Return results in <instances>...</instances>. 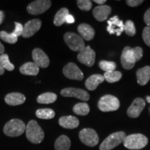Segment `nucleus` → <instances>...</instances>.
Masks as SVG:
<instances>
[{"label":"nucleus","mask_w":150,"mask_h":150,"mask_svg":"<svg viewBox=\"0 0 150 150\" xmlns=\"http://www.w3.org/2000/svg\"><path fill=\"white\" fill-rule=\"evenodd\" d=\"M26 126L23 121L19 119H12L5 125L4 133L9 137H18L26 130Z\"/></svg>","instance_id":"nucleus-2"},{"label":"nucleus","mask_w":150,"mask_h":150,"mask_svg":"<svg viewBox=\"0 0 150 150\" xmlns=\"http://www.w3.org/2000/svg\"><path fill=\"white\" fill-rule=\"evenodd\" d=\"M0 38L4 42L10 44H15L18 42V36L13 33H8L5 31H0Z\"/></svg>","instance_id":"nucleus-30"},{"label":"nucleus","mask_w":150,"mask_h":150,"mask_svg":"<svg viewBox=\"0 0 150 150\" xmlns=\"http://www.w3.org/2000/svg\"><path fill=\"white\" fill-rule=\"evenodd\" d=\"M146 100H147V102L150 104V97L149 96H147L146 97Z\"/></svg>","instance_id":"nucleus-44"},{"label":"nucleus","mask_w":150,"mask_h":150,"mask_svg":"<svg viewBox=\"0 0 150 150\" xmlns=\"http://www.w3.org/2000/svg\"><path fill=\"white\" fill-rule=\"evenodd\" d=\"M148 143L147 138L140 134H131L126 136L123 144L129 149H141L146 147Z\"/></svg>","instance_id":"nucleus-3"},{"label":"nucleus","mask_w":150,"mask_h":150,"mask_svg":"<svg viewBox=\"0 0 150 150\" xmlns=\"http://www.w3.org/2000/svg\"><path fill=\"white\" fill-rule=\"evenodd\" d=\"M95 52L91 49L90 46L85 47L81 51L79 52L77 59L82 64L86 65L88 67H92L95 64Z\"/></svg>","instance_id":"nucleus-10"},{"label":"nucleus","mask_w":150,"mask_h":150,"mask_svg":"<svg viewBox=\"0 0 150 150\" xmlns=\"http://www.w3.org/2000/svg\"><path fill=\"white\" fill-rule=\"evenodd\" d=\"M25 132L27 139L33 144H40L44 140V131L35 120L29 122L26 126Z\"/></svg>","instance_id":"nucleus-1"},{"label":"nucleus","mask_w":150,"mask_h":150,"mask_svg":"<svg viewBox=\"0 0 150 150\" xmlns=\"http://www.w3.org/2000/svg\"><path fill=\"white\" fill-rule=\"evenodd\" d=\"M64 40L72 51L79 52L85 47V42L83 38L74 33L67 32L64 35Z\"/></svg>","instance_id":"nucleus-6"},{"label":"nucleus","mask_w":150,"mask_h":150,"mask_svg":"<svg viewBox=\"0 0 150 150\" xmlns=\"http://www.w3.org/2000/svg\"><path fill=\"white\" fill-rule=\"evenodd\" d=\"M145 106V102L142 98L138 97L135 99L131 106L127 110V115L129 117L136 118L140 115Z\"/></svg>","instance_id":"nucleus-15"},{"label":"nucleus","mask_w":150,"mask_h":150,"mask_svg":"<svg viewBox=\"0 0 150 150\" xmlns=\"http://www.w3.org/2000/svg\"><path fill=\"white\" fill-rule=\"evenodd\" d=\"M4 73V69L3 68L2 65L0 63V75H2Z\"/></svg>","instance_id":"nucleus-43"},{"label":"nucleus","mask_w":150,"mask_h":150,"mask_svg":"<svg viewBox=\"0 0 150 150\" xmlns=\"http://www.w3.org/2000/svg\"><path fill=\"white\" fill-rule=\"evenodd\" d=\"M52 5V1L49 0H36L28 5L27 11L29 14L40 15L47 11Z\"/></svg>","instance_id":"nucleus-9"},{"label":"nucleus","mask_w":150,"mask_h":150,"mask_svg":"<svg viewBox=\"0 0 150 150\" xmlns=\"http://www.w3.org/2000/svg\"><path fill=\"white\" fill-rule=\"evenodd\" d=\"M59 123L60 126L67 129H75L79 125V120L76 117L72 115L63 116V117H60Z\"/></svg>","instance_id":"nucleus-18"},{"label":"nucleus","mask_w":150,"mask_h":150,"mask_svg":"<svg viewBox=\"0 0 150 150\" xmlns=\"http://www.w3.org/2000/svg\"><path fill=\"white\" fill-rule=\"evenodd\" d=\"M71 147L70 139L67 136L62 135L56 140L54 143L55 150H70Z\"/></svg>","instance_id":"nucleus-24"},{"label":"nucleus","mask_w":150,"mask_h":150,"mask_svg":"<svg viewBox=\"0 0 150 150\" xmlns=\"http://www.w3.org/2000/svg\"><path fill=\"white\" fill-rule=\"evenodd\" d=\"M122 74L119 71H112L109 72H105L104 74V79L108 83H115L120 80Z\"/></svg>","instance_id":"nucleus-29"},{"label":"nucleus","mask_w":150,"mask_h":150,"mask_svg":"<svg viewBox=\"0 0 150 150\" xmlns=\"http://www.w3.org/2000/svg\"><path fill=\"white\" fill-rule=\"evenodd\" d=\"M94 1L101 6V5H103L105 2H106V0H94Z\"/></svg>","instance_id":"nucleus-41"},{"label":"nucleus","mask_w":150,"mask_h":150,"mask_svg":"<svg viewBox=\"0 0 150 150\" xmlns=\"http://www.w3.org/2000/svg\"><path fill=\"white\" fill-rule=\"evenodd\" d=\"M99 67L104 70L105 72H109L112 71H115L116 68V64L115 62L107 61H101L99 63Z\"/></svg>","instance_id":"nucleus-32"},{"label":"nucleus","mask_w":150,"mask_h":150,"mask_svg":"<svg viewBox=\"0 0 150 150\" xmlns=\"http://www.w3.org/2000/svg\"><path fill=\"white\" fill-rule=\"evenodd\" d=\"M144 21L147 25V27H150V8L147 9L144 15Z\"/></svg>","instance_id":"nucleus-38"},{"label":"nucleus","mask_w":150,"mask_h":150,"mask_svg":"<svg viewBox=\"0 0 150 150\" xmlns=\"http://www.w3.org/2000/svg\"><path fill=\"white\" fill-rule=\"evenodd\" d=\"M127 135L124 131H118L110 134L102 142L99 150H111L124 142Z\"/></svg>","instance_id":"nucleus-4"},{"label":"nucleus","mask_w":150,"mask_h":150,"mask_svg":"<svg viewBox=\"0 0 150 150\" xmlns=\"http://www.w3.org/2000/svg\"><path fill=\"white\" fill-rule=\"evenodd\" d=\"M0 63L2 65L3 68L4 70L8 71H13L15 68L14 65L12 64L10 61H9L8 54H3L0 55Z\"/></svg>","instance_id":"nucleus-31"},{"label":"nucleus","mask_w":150,"mask_h":150,"mask_svg":"<svg viewBox=\"0 0 150 150\" xmlns=\"http://www.w3.org/2000/svg\"><path fill=\"white\" fill-rule=\"evenodd\" d=\"M78 32L81 37L86 40H91L95 37V30L91 25L88 24H81L78 27Z\"/></svg>","instance_id":"nucleus-20"},{"label":"nucleus","mask_w":150,"mask_h":150,"mask_svg":"<svg viewBox=\"0 0 150 150\" xmlns=\"http://www.w3.org/2000/svg\"><path fill=\"white\" fill-rule=\"evenodd\" d=\"M32 58L33 63H35L39 67L46 68L50 65V59L41 49L35 48L33 50Z\"/></svg>","instance_id":"nucleus-16"},{"label":"nucleus","mask_w":150,"mask_h":150,"mask_svg":"<svg viewBox=\"0 0 150 150\" xmlns=\"http://www.w3.org/2000/svg\"><path fill=\"white\" fill-rule=\"evenodd\" d=\"M26 97L23 94L20 93H11L5 97V102L10 106H18L24 104Z\"/></svg>","instance_id":"nucleus-19"},{"label":"nucleus","mask_w":150,"mask_h":150,"mask_svg":"<svg viewBox=\"0 0 150 150\" xmlns=\"http://www.w3.org/2000/svg\"><path fill=\"white\" fill-rule=\"evenodd\" d=\"M57 99V95L53 93H42L37 97V102L39 104H52Z\"/></svg>","instance_id":"nucleus-26"},{"label":"nucleus","mask_w":150,"mask_h":150,"mask_svg":"<svg viewBox=\"0 0 150 150\" xmlns=\"http://www.w3.org/2000/svg\"><path fill=\"white\" fill-rule=\"evenodd\" d=\"M149 112H150V108H149Z\"/></svg>","instance_id":"nucleus-45"},{"label":"nucleus","mask_w":150,"mask_h":150,"mask_svg":"<svg viewBox=\"0 0 150 150\" xmlns=\"http://www.w3.org/2000/svg\"><path fill=\"white\" fill-rule=\"evenodd\" d=\"M111 13V8L107 5H101L96 6L93 11L94 18L99 22H104L107 20Z\"/></svg>","instance_id":"nucleus-17"},{"label":"nucleus","mask_w":150,"mask_h":150,"mask_svg":"<svg viewBox=\"0 0 150 150\" xmlns=\"http://www.w3.org/2000/svg\"><path fill=\"white\" fill-rule=\"evenodd\" d=\"M4 51H5V49H4V47L2 44H1V42H0V54H3L4 53Z\"/></svg>","instance_id":"nucleus-42"},{"label":"nucleus","mask_w":150,"mask_h":150,"mask_svg":"<svg viewBox=\"0 0 150 150\" xmlns=\"http://www.w3.org/2000/svg\"><path fill=\"white\" fill-rule=\"evenodd\" d=\"M124 31H125L126 34L128 35L129 36H134V35H135L136 33V30L134 22L131 20H127L126 23L125 24Z\"/></svg>","instance_id":"nucleus-33"},{"label":"nucleus","mask_w":150,"mask_h":150,"mask_svg":"<svg viewBox=\"0 0 150 150\" xmlns=\"http://www.w3.org/2000/svg\"><path fill=\"white\" fill-rule=\"evenodd\" d=\"M70 14L69 13L68 9L66 8H62L56 13L54 17V24L57 27L63 25L66 20V17Z\"/></svg>","instance_id":"nucleus-25"},{"label":"nucleus","mask_w":150,"mask_h":150,"mask_svg":"<svg viewBox=\"0 0 150 150\" xmlns=\"http://www.w3.org/2000/svg\"><path fill=\"white\" fill-rule=\"evenodd\" d=\"M120 101L117 97L110 95H106L102 97L98 102V108L103 112L115 111L119 109Z\"/></svg>","instance_id":"nucleus-5"},{"label":"nucleus","mask_w":150,"mask_h":150,"mask_svg":"<svg viewBox=\"0 0 150 150\" xmlns=\"http://www.w3.org/2000/svg\"><path fill=\"white\" fill-rule=\"evenodd\" d=\"M127 5L131 7H136L143 3L142 0H128L126 1Z\"/></svg>","instance_id":"nucleus-37"},{"label":"nucleus","mask_w":150,"mask_h":150,"mask_svg":"<svg viewBox=\"0 0 150 150\" xmlns=\"http://www.w3.org/2000/svg\"><path fill=\"white\" fill-rule=\"evenodd\" d=\"M73 112L79 115H86L89 113L90 107L87 103H78L73 107Z\"/></svg>","instance_id":"nucleus-28"},{"label":"nucleus","mask_w":150,"mask_h":150,"mask_svg":"<svg viewBox=\"0 0 150 150\" xmlns=\"http://www.w3.org/2000/svg\"><path fill=\"white\" fill-rule=\"evenodd\" d=\"M76 3L79 8L82 11H90L93 6V3L90 0H78Z\"/></svg>","instance_id":"nucleus-34"},{"label":"nucleus","mask_w":150,"mask_h":150,"mask_svg":"<svg viewBox=\"0 0 150 150\" xmlns=\"http://www.w3.org/2000/svg\"><path fill=\"white\" fill-rule=\"evenodd\" d=\"M75 21L74 16H72V15L69 14L68 16L66 17V20H65V22H67V24H72L74 23Z\"/></svg>","instance_id":"nucleus-39"},{"label":"nucleus","mask_w":150,"mask_h":150,"mask_svg":"<svg viewBox=\"0 0 150 150\" xmlns=\"http://www.w3.org/2000/svg\"><path fill=\"white\" fill-rule=\"evenodd\" d=\"M35 115L39 119L50 120L54 117L55 112L51 108H40L36 110Z\"/></svg>","instance_id":"nucleus-27"},{"label":"nucleus","mask_w":150,"mask_h":150,"mask_svg":"<svg viewBox=\"0 0 150 150\" xmlns=\"http://www.w3.org/2000/svg\"><path fill=\"white\" fill-rule=\"evenodd\" d=\"M4 17H5V14L4 13V11H0V24H2V22H4Z\"/></svg>","instance_id":"nucleus-40"},{"label":"nucleus","mask_w":150,"mask_h":150,"mask_svg":"<svg viewBox=\"0 0 150 150\" xmlns=\"http://www.w3.org/2000/svg\"><path fill=\"white\" fill-rule=\"evenodd\" d=\"M79 136L81 141L88 147H95L99 142V136L94 129L90 128L82 129Z\"/></svg>","instance_id":"nucleus-8"},{"label":"nucleus","mask_w":150,"mask_h":150,"mask_svg":"<svg viewBox=\"0 0 150 150\" xmlns=\"http://www.w3.org/2000/svg\"><path fill=\"white\" fill-rule=\"evenodd\" d=\"M63 74L70 79L82 81L83 79V74L79 67L74 63H69L63 67Z\"/></svg>","instance_id":"nucleus-11"},{"label":"nucleus","mask_w":150,"mask_h":150,"mask_svg":"<svg viewBox=\"0 0 150 150\" xmlns=\"http://www.w3.org/2000/svg\"><path fill=\"white\" fill-rule=\"evenodd\" d=\"M107 31L110 34H116L117 36H120L124 31L125 24L122 20H120L118 16H115L110 18L107 21Z\"/></svg>","instance_id":"nucleus-13"},{"label":"nucleus","mask_w":150,"mask_h":150,"mask_svg":"<svg viewBox=\"0 0 150 150\" xmlns=\"http://www.w3.org/2000/svg\"><path fill=\"white\" fill-rule=\"evenodd\" d=\"M61 95L65 97H75L85 102H87L90 99V95L88 92L75 88H67L63 89L61 91Z\"/></svg>","instance_id":"nucleus-12"},{"label":"nucleus","mask_w":150,"mask_h":150,"mask_svg":"<svg viewBox=\"0 0 150 150\" xmlns=\"http://www.w3.org/2000/svg\"><path fill=\"white\" fill-rule=\"evenodd\" d=\"M39 67L33 62H28L20 67V72L24 75L35 76L39 72Z\"/></svg>","instance_id":"nucleus-23"},{"label":"nucleus","mask_w":150,"mask_h":150,"mask_svg":"<svg viewBox=\"0 0 150 150\" xmlns=\"http://www.w3.org/2000/svg\"><path fill=\"white\" fill-rule=\"evenodd\" d=\"M104 77L102 74H93L86 79L85 86L86 88L89 91H95L99 84L104 81Z\"/></svg>","instance_id":"nucleus-22"},{"label":"nucleus","mask_w":150,"mask_h":150,"mask_svg":"<svg viewBox=\"0 0 150 150\" xmlns=\"http://www.w3.org/2000/svg\"><path fill=\"white\" fill-rule=\"evenodd\" d=\"M15 25H16V27H15V29L13 31V33L18 37L20 36V35H22V33H23L24 26L21 23H19V22H15Z\"/></svg>","instance_id":"nucleus-36"},{"label":"nucleus","mask_w":150,"mask_h":150,"mask_svg":"<svg viewBox=\"0 0 150 150\" xmlns=\"http://www.w3.org/2000/svg\"><path fill=\"white\" fill-rule=\"evenodd\" d=\"M142 39L147 46L150 47V27H146L142 31Z\"/></svg>","instance_id":"nucleus-35"},{"label":"nucleus","mask_w":150,"mask_h":150,"mask_svg":"<svg viewBox=\"0 0 150 150\" xmlns=\"http://www.w3.org/2000/svg\"><path fill=\"white\" fill-rule=\"evenodd\" d=\"M41 26H42V22L39 19H33L30 20L24 24L22 35L25 38L33 36L40 30Z\"/></svg>","instance_id":"nucleus-14"},{"label":"nucleus","mask_w":150,"mask_h":150,"mask_svg":"<svg viewBox=\"0 0 150 150\" xmlns=\"http://www.w3.org/2000/svg\"><path fill=\"white\" fill-rule=\"evenodd\" d=\"M120 61L122 65L125 70H131L134 67L135 63L138 61L134 48L125 47L122 53Z\"/></svg>","instance_id":"nucleus-7"},{"label":"nucleus","mask_w":150,"mask_h":150,"mask_svg":"<svg viewBox=\"0 0 150 150\" xmlns=\"http://www.w3.org/2000/svg\"><path fill=\"white\" fill-rule=\"evenodd\" d=\"M137 82L140 86H145L150 80V66H145L137 70Z\"/></svg>","instance_id":"nucleus-21"}]
</instances>
